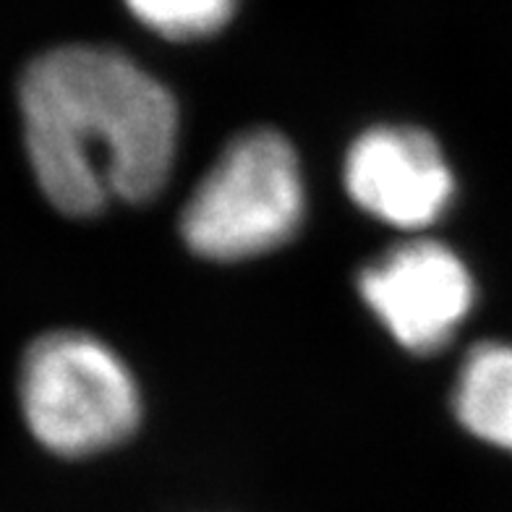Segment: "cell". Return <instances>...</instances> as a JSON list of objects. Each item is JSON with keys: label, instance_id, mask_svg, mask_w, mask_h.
<instances>
[{"label": "cell", "instance_id": "4", "mask_svg": "<svg viewBox=\"0 0 512 512\" xmlns=\"http://www.w3.org/2000/svg\"><path fill=\"white\" fill-rule=\"evenodd\" d=\"M358 296L387 335L413 356H434L476 309V280L458 251L413 238L374 256L356 277Z\"/></svg>", "mask_w": 512, "mask_h": 512}, {"label": "cell", "instance_id": "3", "mask_svg": "<svg viewBox=\"0 0 512 512\" xmlns=\"http://www.w3.org/2000/svg\"><path fill=\"white\" fill-rule=\"evenodd\" d=\"M306 181L296 147L275 128L233 136L178 217L186 249L220 264L283 249L306 220Z\"/></svg>", "mask_w": 512, "mask_h": 512}, {"label": "cell", "instance_id": "1", "mask_svg": "<svg viewBox=\"0 0 512 512\" xmlns=\"http://www.w3.org/2000/svg\"><path fill=\"white\" fill-rule=\"evenodd\" d=\"M19 115L34 181L66 217L152 202L176 168V97L121 50L40 53L19 79Z\"/></svg>", "mask_w": 512, "mask_h": 512}, {"label": "cell", "instance_id": "5", "mask_svg": "<svg viewBox=\"0 0 512 512\" xmlns=\"http://www.w3.org/2000/svg\"><path fill=\"white\" fill-rule=\"evenodd\" d=\"M343 183L361 212L398 230H424L450 212L458 183L429 131L382 123L345 152Z\"/></svg>", "mask_w": 512, "mask_h": 512}, {"label": "cell", "instance_id": "6", "mask_svg": "<svg viewBox=\"0 0 512 512\" xmlns=\"http://www.w3.org/2000/svg\"><path fill=\"white\" fill-rule=\"evenodd\" d=\"M450 405L465 432L512 455V343L473 345L452 384Z\"/></svg>", "mask_w": 512, "mask_h": 512}, {"label": "cell", "instance_id": "7", "mask_svg": "<svg viewBox=\"0 0 512 512\" xmlns=\"http://www.w3.org/2000/svg\"><path fill=\"white\" fill-rule=\"evenodd\" d=\"M144 27L168 40H204L233 19L238 0H126Z\"/></svg>", "mask_w": 512, "mask_h": 512}, {"label": "cell", "instance_id": "2", "mask_svg": "<svg viewBox=\"0 0 512 512\" xmlns=\"http://www.w3.org/2000/svg\"><path fill=\"white\" fill-rule=\"evenodd\" d=\"M16 395L37 445L66 460L102 455L142 426L134 371L105 340L81 330L34 337L21 356Z\"/></svg>", "mask_w": 512, "mask_h": 512}]
</instances>
